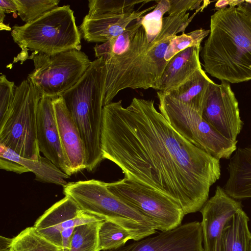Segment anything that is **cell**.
<instances>
[{"label":"cell","mask_w":251,"mask_h":251,"mask_svg":"<svg viewBox=\"0 0 251 251\" xmlns=\"http://www.w3.org/2000/svg\"><path fill=\"white\" fill-rule=\"evenodd\" d=\"M249 221L241 209L226 223L222 233L221 251H249L251 233Z\"/></svg>","instance_id":"cell-21"},{"label":"cell","mask_w":251,"mask_h":251,"mask_svg":"<svg viewBox=\"0 0 251 251\" xmlns=\"http://www.w3.org/2000/svg\"><path fill=\"white\" fill-rule=\"evenodd\" d=\"M201 117L224 137L237 143V137L244 123L240 117L238 102L228 82L211 83Z\"/></svg>","instance_id":"cell-11"},{"label":"cell","mask_w":251,"mask_h":251,"mask_svg":"<svg viewBox=\"0 0 251 251\" xmlns=\"http://www.w3.org/2000/svg\"><path fill=\"white\" fill-rule=\"evenodd\" d=\"M61 248L41 235L33 226L23 230L12 238L10 251H60Z\"/></svg>","instance_id":"cell-23"},{"label":"cell","mask_w":251,"mask_h":251,"mask_svg":"<svg viewBox=\"0 0 251 251\" xmlns=\"http://www.w3.org/2000/svg\"><path fill=\"white\" fill-rule=\"evenodd\" d=\"M17 11L18 6L15 0H0V12L10 13Z\"/></svg>","instance_id":"cell-34"},{"label":"cell","mask_w":251,"mask_h":251,"mask_svg":"<svg viewBox=\"0 0 251 251\" xmlns=\"http://www.w3.org/2000/svg\"><path fill=\"white\" fill-rule=\"evenodd\" d=\"M63 193L85 213L122 226L134 241L156 233L152 222L112 194L106 182L94 179L69 182L63 186Z\"/></svg>","instance_id":"cell-6"},{"label":"cell","mask_w":251,"mask_h":251,"mask_svg":"<svg viewBox=\"0 0 251 251\" xmlns=\"http://www.w3.org/2000/svg\"><path fill=\"white\" fill-rule=\"evenodd\" d=\"M209 30L200 28L174 36L167 48L165 55V60L168 62L177 53L188 48L201 46L202 41L209 35Z\"/></svg>","instance_id":"cell-28"},{"label":"cell","mask_w":251,"mask_h":251,"mask_svg":"<svg viewBox=\"0 0 251 251\" xmlns=\"http://www.w3.org/2000/svg\"><path fill=\"white\" fill-rule=\"evenodd\" d=\"M0 157L22 165L28 172L34 173L37 181L62 186L68 183L65 179L69 178L70 176L45 157L41 156L38 160L25 158L1 144H0Z\"/></svg>","instance_id":"cell-20"},{"label":"cell","mask_w":251,"mask_h":251,"mask_svg":"<svg viewBox=\"0 0 251 251\" xmlns=\"http://www.w3.org/2000/svg\"><path fill=\"white\" fill-rule=\"evenodd\" d=\"M28 59L33 60L34 69L27 79L42 97L52 99L76 84L91 62L84 52L77 50L51 55L32 51Z\"/></svg>","instance_id":"cell-9"},{"label":"cell","mask_w":251,"mask_h":251,"mask_svg":"<svg viewBox=\"0 0 251 251\" xmlns=\"http://www.w3.org/2000/svg\"><path fill=\"white\" fill-rule=\"evenodd\" d=\"M42 96L27 79L15 89V97L3 126L0 144L25 158L38 160L40 155L37 140V113Z\"/></svg>","instance_id":"cell-7"},{"label":"cell","mask_w":251,"mask_h":251,"mask_svg":"<svg viewBox=\"0 0 251 251\" xmlns=\"http://www.w3.org/2000/svg\"><path fill=\"white\" fill-rule=\"evenodd\" d=\"M189 25L186 18L181 14L164 17L160 33L150 43L142 25L127 51L105 62L103 106L111 103L120 91L126 88H152L158 91L168 63L165 55L170 41L178 33H184Z\"/></svg>","instance_id":"cell-2"},{"label":"cell","mask_w":251,"mask_h":251,"mask_svg":"<svg viewBox=\"0 0 251 251\" xmlns=\"http://www.w3.org/2000/svg\"><path fill=\"white\" fill-rule=\"evenodd\" d=\"M156 2V7L141 18L142 25L150 43L153 41L160 33L163 26V15L168 12L170 7L169 0H161Z\"/></svg>","instance_id":"cell-29"},{"label":"cell","mask_w":251,"mask_h":251,"mask_svg":"<svg viewBox=\"0 0 251 251\" xmlns=\"http://www.w3.org/2000/svg\"><path fill=\"white\" fill-rule=\"evenodd\" d=\"M201 46L188 48L175 55L167 63L158 90L167 93L187 80L199 68Z\"/></svg>","instance_id":"cell-17"},{"label":"cell","mask_w":251,"mask_h":251,"mask_svg":"<svg viewBox=\"0 0 251 251\" xmlns=\"http://www.w3.org/2000/svg\"><path fill=\"white\" fill-rule=\"evenodd\" d=\"M75 227L65 228L61 232L62 250L69 251Z\"/></svg>","instance_id":"cell-33"},{"label":"cell","mask_w":251,"mask_h":251,"mask_svg":"<svg viewBox=\"0 0 251 251\" xmlns=\"http://www.w3.org/2000/svg\"><path fill=\"white\" fill-rule=\"evenodd\" d=\"M11 35L22 49L17 57L22 62L27 59L28 50L51 55L81 48V33L69 5L54 8L24 25H14Z\"/></svg>","instance_id":"cell-5"},{"label":"cell","mask_w":251,"mask_h":251,"mask_svg":"<svg viewBox=\"0 0 251 251\" xmlns=\"http://www.w3.org/2000/svg\"><path fill=\"white\" fill-rule=\"evenodd\" d=\"M170 7L169 15L181 13L184 11L198 9L203 1L198 0H169Z\"/></svg>","instance_id":"cell-31"},{"label":"cell","mask_w":251,"mask_h":251,"mask_svg":"<svg viewBox=\"0 0 251 251\" xmlns=\"http://www.w3.org/2000/svg\"><path fill=\"white\" fill-rule=\"evenodd\" d=\"M141 18L128 26L120 35L101 44H97L94 47L95 56L103 60L121 56L130 48L139 27L142 25Z\"/></svg>","instance_id":"cell-22"},{"label":"cell","mask_w":251,"mask_h":251,"mask_svg":"<svg viewBox=\"0 0 251 251\" xmlns=\"http://www.w3.org/2000/svg\"><path fill=\"white\" fill-rule=\"evenodd\" d=\"M100 220L75 227L69 251H100L99 231Z\"/></svg>","instance_id":"cell-24"},{"label":"cell","mask_w":251,"mask_h":251,"mask_svg":"<svg viewBox=\"0 0 251 251\" xmlns=\"http://www.w3.org/2000/svg\"><path fill=\"white\" fill-rule=\"evenodd\" d=\"M213 82L200 67L184 82L165 93L188 105L201 115Z\"/></svg>","instance_id":"cell-19"},{"label":"cell","mask_w":251,"mask_h":251,"mask_svg":"<svg viewBox=\"0 0 251 251\" xmlns=\"http://www.w3.org/2000/svg\"><path fill=\"white\" fill-rule=\"evenodd\" d=\"M145 0H90L88 16L101 15H122L134 11L135 5L148 3Z\"/></svg>","instance_id":"cell-25"},{"label":"cell","mask_w":251,"mask_h":251,"mask_svg":"<svg viewBox=\"0 0 251 251\" xmlns=\"http://www.w3.org/2000/svg\"><path fill=\"white\" fill-rule=\"evenodd\" d=\"M12 238L0 236V251H10V246Z\"/></svg>","instance_id":"cell-36"},{"label":"cell","mask_w":251,"mask_h":251,"mask_svg":"<svg viewBox=\"0 0 251 251\" xmlns=\"http://www.w3.org/2000/svg\"><path fill=\"white\" fill-rule=\"evenodd\" d=\"M36 128L40 152L62 171L71 176L72 174L61 144L53 99L41 97L37 109Z\"/></svg>","instance_id":"cell-14"},{"label":"cell","mask_w":251,"mask_h":251,"mask_svg":"<svg viewBox=\"0 0 251 251\" xmlns=\"http://www.w3.org/2000/svg\"><path fill=\"white\" fill-rule=\"evenodd\" d=\"M106 185L112 194L150 220L156 230L166 231L181 225L185 216L182 209L160 192L126 177Z\"/></svg>","instance_id":"cell-10"},{"label":"cell","mask_w":251,"mask_h":251,"mask_svg":"<svg viewBox=\"0 0 251 251\" xmlns=\"http://www.w3.org/2000/svg\"><path fill=\"white\" fill-rule=\"evenodd\" d=\"M201 55L205 72L222 81L251 80V14L240 4L211 16Z\"/></svg>","instance_id":"cell-3"},{"label":"cell","mask_w":251,"mask_h":251,"mask_svg":"<svg viewBox=\"0 0 251 251\" xmlns=\"http://www.w3.org/2000/svg\"><path fill=\"white\" fill-rule=\"evenodd\" d=\"M160 112L170 125L191 144L218 159H229L237 143L228 140L188 105L161 91L157 92Z\"/></svg>","instance_id":"cell-8"},{"label":"cell","mask_w":251,"mask_h":251,"mask_svg":"<svg viewBox=\"0 0 251 251\" xmlns=\"http://www.w3.org/2000/svg\"><path fill=\"white\" fill-rule=\"evenodd\" d=\"M103 159L125 177L157 190L177 203L185 215L200 211L210 187L220 179V160L180 135L157 110L153 100L134 98L103 108Z\"/></svg>","instance_id":"cell-1"},{"label":"cell","mask_w":251,"mask_h":251,"mask_svg":"<svg viewBox=\"0 0 251 251\" xmlns=\"http://www.w3.org/2000/svg\"><path fill=\"white\" fill-rule=\"evenodd\" d=\"M53 103L61 146L73 175L86 168L84 146L63 98L59 96L53 99Z\"/></svg>","instance_id":"cell-15"},{"label":"cell","mask_w":251,"mask_h":251,"mask_svg":"<svg viewBox=\"0 0 251 251\" xmlns=\"http://www.w3.org/2000/svg\"><path fill=\"white\" fill-rule=\"evenodd\" d=\"M132 239L130 234L125 229L113 222L103 221L99 231L100 251H109L125 246Z\"/></svg>","instance_id":"cell-26"},{"label":"cell","mask_w":251,"mask_h":251,"mask_svg":"<svg viewBox=\"0 0 251 251\" xmlns=\"http://www.w3.org/2000/svg\"><path fill=\"white\" fill-rule=\"evenodd\" d=\"M244 0H219L215 4L217 10L228 6H236L241 4Z\"/></svg>","instance_id":"cell-35"},{"label":"cell","mask_w":251,"mask_h":251,"mask_svg":"<svg viewBox=\"0 0 251 251\" xmlns=\"http://www.w3.org/2000/svg\"><path fill=\"white\" fill-rule=\"evenodd\" d=\"M249 251H251V239L250 243Z\"/></svg>","instance_id":"cell-38"},{"label":"cell","mask_w":251,"mask_h":251,"mask_svg":"<svg viewBox=\"0 0 251 251\" xmlns=\"http://www.w3.org/2000/svg\"><path fill=\"white\" fill-rule=\"evenodd\" d=\"M241 201L229 196L217 186L214 195L208 200L200 211L204 251H221L223 230L226 223L239 210Z\"/></svg>","instance_id":"cell-13"},{"label":"cell","mask_w":251,"mask_h":251,"mask_svg":"<svg viewBox=\"0 0 251 251\" xmlns=\"http://www.w3.org/2000/svg\"><path fill=\"white\" fill-rule=\"evenodd\" d=\"M62 251V250H61V251Z\"/></svg>","instance_id":"cell-39"},{"label":"cell","mask_w":251,"mask_h":251,"mask_svg":"<svg viewBox=\"0 0 251 251\" xmlns=\"http://www.w3.org/2000/svg\"><path fill=\"white\" fill-rule=\"evenodd\" d=\"M18 15L25 23L31 22L58 7L59 0H15Z\"/></svg>","instance_id":"cell-27"},{"label":"cell","mask_w":251,"mask_h":251,"mask_svg":"<svg viewBox=\"0 0 251 251\" xmlns=\"http://www.w3.org/2000/svg\"><path fill=\"white\" fill-rule=\"evenodd\" d=\"M241 5L247 12L251 14V0H244Z\"/></svg>","instance_id":"cell-37"},{"label":"cell","mask_w":251,"mask_h":251,"mask_svg":"<svg viewBox=\"0 0 251 251\" xmlns=\"http://www.w3.org/2000/svg\"><path fill=\"white\" fill-rule=\"evenodd\" d=\"M81 210L69 197L56 202L37 219L33 227L43 236L62 249L61 232L66 223Z\"/></svg>","instance_id":"cell-16"},{"label":"cell","mask_w":251,"mask_h":251,"mask_svg":"<svg viewBox=\"0 0 251 251\" xmlns=\"http://www.w3.org/2000/svg\"><path fill=\"white\" fill-rule=\"evenodd\" d=\"M0 167L2 169L18 174L28 172L27 169L19 163L1 157L0 158Z\"/></svg>","instance_id":"cell-32"},{"label":"cell","mask_w":251,"mask_h":251,"mask_svg":"<svg viewBox=\"0 0 251 251\" xmlns=\"http://www.w3.org/2000/svg\"><path fill=\"white\" fill-rule=\"evenodd\" d=\"M202 243L201 223L195 221L107 251H204Z\"/></svg>","instance_id":"cell-12"},{"label":"cell","mask_w":251,"mask_h":251,"mask_svg":"<svg viewBox=\"0 0 251 251\" xmlns=\"http://www.w3.org/2000/svg\"><path fill=\"white\" fill-rule=\"evenodd\" d=\"M105 78L104 63L96 59L76 83L60 95L79 131L88 172L103 159L100 141Z\"/></svg>","instance_id":"cell-4"},{"label":"cell","mask_w":251,"mask_h":251,"mask_svg":"<svg viewBox=\"0 0 251 251\" xmlns=\"http://www.w3.org/2000/svg\"><path fill=\"white\" fill-rule=\"evenodd\" d=\"M16 86L5 75L0 76V127L4 124L15 97Z\"/></svg>","instance_id":"cell-30"},{"label":"cell","mask_w":251,"mask_h":251,"mask_svg":"<svg viewBox=\"0 0 251 251\" xmlns=\"http://www.w3.org/2000/svg\"><path fill=\"white\" fill-rule=\"evenodd\" d=\"M229 177L223 189L237 200L251 198V147L239 148L228 165Z\"/></svg>","instance_id":"cell-18"}]
</instances>
